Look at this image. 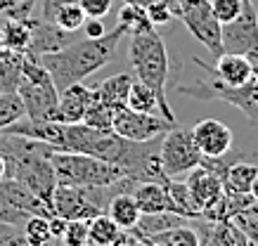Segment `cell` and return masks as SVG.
Masks as SVG:
<instances>
[{
  "label": "cell",
  "instance_id": "cell-44",
  "mask_svg": "<svg viewBox=\"0 0 258 246\" xmlns=\"http://www.w3.org/2000/svg\"><path fill=\"white\" fill-rule=\"evenodd\" d=\"M0 48H3V29H0Z\"/></svg>",
  "mask_w": 258,
  "mask_h": 246
},
{
  "label": "cell",
  "instance_id": "cell-45",
  "mask_svg": "<svg viewBox=\"0 0 258 246\" xmlns=\"http://www.w3.org/2000/svg\"><path fill=\"white\" fill-rule=\"evenodd\" d=\"M256 104H258V88H256Z\"/></svg>",
  "mask_w": 258,
  "mask_h": 246
},
{
  "label": "cell",
  "instance_id": "cell-22",
  "mask_svg": "<svg viewBox=\"0 0 258 246\" xmlns=\"http://www.w3.org/2000/svg\"><path fill=\"white\" fill-rule=\"evenodd\" d=\"M258 175L256 163H246V161H232L223 175V190L225 192H239V194H249L251 185Z\"/></svg>",
  "mask_w": 258,
  "mask_h": 246
},
{
  "label": "cell",
  "instance_id": "cell-17",
  "mask_svg": "<svg viewBox=\"0 0 258 246\" xmlns=\"http://www.w3.org/2000/svg\"><path fill=\"white\" fill-rule=\"evenodd\" d=\"M131 86H133V76L131 73H116V76H109L107 80H102L100 86L95 88V95H97L100 102H104L107 107L118 111L128 104Z\"/></svg>",
  "mask_w": 258,
  "mask_h": 246
},
{
  "label": "cell",
  "instance_id": "cell-1",
  "mask_svg": "<svg viewBox=\"0 0 258 246\" xmlns=\"http://www.w3.org/2000/svg\"><path fill=\"white\" fill-rule=\"evenodd\" d=\"M125 36H128L125 26L116 24V29L104 33L102 38L74 40L71 45H67L59 52L43 55L40 57V64L47 69V73L52 76V83L62 93L64 88H69L71 83H81L88 76H93L100 69H104L114 59L118 43Z\"/></svg>",
  "mask_w": 258,
  "mask_h": 246
},
{
  "label": "cell",
  "instance_id": "cell-2",
  "mask_svg": "<svg viewBox=\"0 0 258 246\" xmlns=\"http://www.w3.org/2000/svg\"><path fill=\"white\" fill-rule=\"evenodd\" d=\"M128 59L133 66L138 80H142L145 86L154 90V95L159 100V114L166 121L175 123V114L168 102V90H166V80H168V50L161 38V33L154 29L133 33L131 36V50H128Z\"/></svg>",
  "mask_w": 258,
  "mask_h": 246
},
{
  "label": "cell",
  "instance_id": "cell-43",
  "mask_svg": "<svg viewBox=\"0 0 258 246\" xmlns=\"http://www.w3.org/2000/svg\"><path fill=\"white\" fill-rule=\"evenodd\" d=\"M5 178V156L0 154V180Z\"/></svg>",
  "mask_w": 258,
  "mask_h": 246
},
{
  "label": "cell",
  "instance_id": "cell-30",
  "mask_svg": "<svg viewBox=\"0 0 258 246\" xmlns=\"http://www.w3.org/2000/svg\"><path fill=\"white\" fill-rule=\"evenodd\" d=\"M24 116H26V109L19 93H0V130H5Z\"/></svg>",
  "mask_w": 258,
  "mask_h": 246
},
{
  "label": "cell",
  "instance_id": "cell-18",
  "mask_svg": "<svg viewBox=\"0 0 258 246\" xmlns=\"http://www.w3.org/2000/svg\"><path fill=\"white\" fill-rule=\"evenodd\" d=\"M88 230H90V246H121L131 234L121 230L107 213H100L93 220H88Z\"/></svg>",
  "mask_w": 258,
  "mask_h": 246
},
{
  "label": "cell",
  "instance_id": "cell-19",
  "mask_svg": "<svg viewBox=\"0 0 258 246\" xmlns=\"http://www.w3.org/2000/svg\"><path fill=\"white\" fill-rule=\"evenodd\" d=\"M180 225H189V218L173 213V211H161V213H142L140 220H138V225H135L131 232H133V234H138V237H152V234L173 230V227H180Z\"/></svg>",
  "mask_w": 258,
  "mask_h": 246
},
{
  "label": "cell",
  "instance_id": "cell-38",
  "mask_svg": "<svg viewBox=\"0 0 258 246\" xmlns=\"http://www.w3.org/2000/svg\"><path fill=\"white\" fill-rule=\"evenodd\" d=\"M81 31L86 38H102L104 36V24H102V19H95V17H86V22L81 26Z\"/></svg>",
  "mask_w": 258,
  "mask_h": 246
},
{
  "label": "cell",
  "instance_id": "cell-25",
  "mask_svg": "<svg viewBox=\"0 0 258 246\" xmlns=\"http://www.w3.org/2000/svg\"><path fill=\"white\" fill-rule=\"evenodd\" d=\"M140 239H145L152 246H199V237H197V232L189 225H180V227H173V230L159 232V234H152V237H140Z\"/></svg>",
  "mask_w": 258,
  "mask_h": 246
},
{
  "label": "cell",
  "instance_id": "cell-24",
  "mask_svg": "<svg viewBox=\"0 0 258 246\" xmlns=\"http://www.w3.org/2000/svg\"><path fill=\"white\" fill-rule=\"evenodd\" d=\"M31 19H8L3 29V48L17 50V52H26L29 48V40H31Z\"/></svg>",
  "mask_w": 258,
  "mask_h": 246
},
{
  "label": "cell",
  "instance_id": "cell-21",
  "mask_svg": "<svg viewBox=\"0 0 258 246\" xmlns=\"http://www.w3.org/2000/svg\"><path fill=\"white\" fill-rule=\"evenodd\" d=\"M24 52L0 48V93H17L22 80Z\"/></svg>",
  "mask_w": 258,
  "mask_h": 246
},
{
  "label": "cell",
  "instance_id": "cell-27",
  "mask_svg": "<svg viewBox=\"0 0 258 246\" xmlns=\"http://www.w3.org/2000/svg\"><path fill=\"white\" fill-rule=\"evenodd\" d=\"M118 24L125 26L128 36L147 31V29H154V24H152V19H149V15H147V10L140 8V5H131V3H125L123 8L118 10Z\"/></svg>",
  "mask_w": 258,
  "mask_h": 246
},
{
  "label": "cell",
  "instance_id": "cell-40",
  "mask_svg": "<svg viewBox=\"0 0 258 246\" xmlns=\"http://www.w3.org/2000/svg\"><path fill=\"white\" fill-rule=\"evenodd\" d=\"M17 3H24V0H0V12L5 8H10V5H17Z\"/></svg>",
  "mask_w": 258,
  "mask_h": 246
},
{
  "label": "cell",
  "instance_id": "cell-36",
  "mask_svg": "<svg viewBox=\"0 0 258 246\" xmlns=\"http://www.w3.org/2000/svg\"><path fill=\"white\" fill-rule=\"evenodd\" d=\"M79 5H81V10L86 12V17L102 19V17L109 15L111 0H79Z\"/></svg>",
  "mask_w": 258,
  "mask_h": 246
},
{
  "label": "cell",
  "instance_id": "cell-5",
  "mask_svg": "<svg viewBox=\"0 0 258 246\" xmlns=\"http://www.w3.org/2000/svg\"><path fill=\"white\" fill-rule=\"evenodd\" d=\"M256 88H258V80L251 78L246 86H239V88H232V86H225L220 83L218 78H199V80H192L187 86H178V93L180 95H189L195 100H220V102H227L237 107L242 111L246 119H251L253 123H258V104H256Z\"/></svg>",
  "mask_w": 258,
  "mask_h": 246
},
{
  "label": "cell",
  "instance_id": "cell-37",
  "mask_svg": "<svg viewBox=\"0 0 258 246\" xmlns=\"http://www.w3.org/2000/svg\"><path fill=\"white\" fill-rule=\"evenodd\" d=\"M230 222H235L237 227H239L251 241H256L258 244V220L256 218H251V215H235Z\"/></svg>",
  "mask_w": 258,
  "mask_h": 246
},
{
  "label": "cell",
  "instance_id": "cell-26",
  "mask_svg": "<svg viewBox=\"0 0 258 246\" xmlns=\"http://www.w3.org/2000/svg\"><path fill=\"white\" fill-rule=\"evenodd\" d=\"M125 107L133 109V111H142V114H157L159 100L149 86H145L142 80H133L131 93H128V104H125Z\"/></svg>",
  "mask_w": 258,
  "mask_h": 246
},
{
  "label": "cell",
  "instance_id": "cell-29",
  "mask_svg": "<svg viewBox=\"0 0 258 246\" xmlns=\"http://www.w3.org/2000/svg\"><path fill=\"white\" fill-rule=\"evenodd\" d=\"M81 123H86L88 128L100 130V133H111L114 130V109L107 107L104 102H100V100H95Z\"/></svg>",
  "mask_w": 258,
  "mask_h": 246
},
{
  "label": "cell",
  "instance_id": "cell-9",
  "mask_svg": "<svg viewBox=\"0 0 258 246\" xmlns=\"http://www.w3.org/2000/svg\"><path fill=\"white\" fill-rule=\"evenodd\" d=\"M175 123L166 121L161 114H142L123 107V109L114 111V133L125 140L133 142H147L154 137L168 133Z\"/></svg>",
  "mask_w": 258,
  "mask_h": 246
},
{
  "label": "cell",
  "instance_id": "cell-34",
  "mask_svg": "<svg viewBox=\"0 0 258 246\" xmlns=\"http://www.w3.org/2000/svg\"><path fill=\"white\" fill-rule=\"evenodd\" d=\"M31 215L22 213V211H17L12 204H10L5 194L0 192V225H12V227H24V222L29 220Z\"/></svg>",
  "mask_w": 258,
  "mask_h": 246
},
{
  "label": "cell",
  "instance_id": "cell-15",
  "mask_svg": "<svg viewBox=\"0 0 258 246\" xmlns=\"http://www.w3.org/2000/svg\"><path fill=\"white\" fill-rule=\"evenodd\" d=\"M185 185L189 187L192 197H195V201L199 204L202 211L209 206V204H213V201L223 194V180H220V175H216L211 168L202 166V163H199L197 168H192V171L187 173Z\"/></svg>",
  "mask_w": 258,
  "mask_h": 246
},
{
  "label": "cell",
  "instance_id": "cell-32",
  "mask_svg": "<svg viewBox=\"0 0 258 246\" xmlns=\"http://www.w3.org/2000/svg\"><path fill=\"white\" fill-rule=\"evenodd\" d=\"M59 239L64 246H90L88 220H67V227H64Z\"/></svg>",
  "mask_w": 258,
  "mask_h": 246
},
{
  "label": "cell",
  "instance_id": "cell-23",
  "mask_svg": "<svg viewBox=\"0 0 258 246\" xmlns=\"http://www.w3.org/2000/svg\"><path fill=\"white\" fill-rule=\"evenodd\" d=\"M164 185H166L168 197H171V204H173V211H175V213L185 215L189 220H199V218H202V208H199V204L195 201V197H192V192H189L187 185L175 180V178L166 180Z\"/></svg>",
  "mask_w": 258,
  "mask_h": 246
},
{
  "label": "cell",
  "instance_id": "cell-31",
  "mask_svg": "<svg viewBox=\"0 0 258 246\" xmlns=\"http://www.w3.org/2000/svg\"><path fill=\"white\" fill-rule=\"evenodd\" d=\"M59 29L64 31H81V26L86 22V12L81 10L79 3H69V5H64V8L57 10L55 19H52Z\"/></svg>",
  "mask_w": 258,
  "mask_h": 246
},
{
  "label": "cell",
  "instance_id": "cell-28",
  "mask_svg": "<svg viewBox=\"0 0 258 246\" xmlns=\"http://www.w3.org/2000/svg\"><path fill=\"white\" fill-rule=\"evenodd\" d=\"M22 234L29 246H47L50 241H55L52 230H50V218H45V215H31L24 222Z\"/></svg>",
  "mask_w": 258,
  "mask_h": 246
},
{
  "label": "cell",
  "instance_id": "cell-13",
  "mask_svg": "<svg viewBox=\"0 0 258 246\" xmlns=\"http://www.w3.org/2000/svg\"><path fill=\"white\" fill-rule=\"evenodd\" d=\"M197 149L202 151V156H223L232 147V128L225 126L218 119H204L199 121L192 130Z\"/></svg>",
  "mask_w": 258,
  "mask_h": 246
},
{
  "label": "cell",
  "instance_id": "cell-14",
  "mask_svg": "<svg viewBox=\"0 0 258 246\" xmlns=\"http://www.w3.org/2000/svg\"><path fill=\"white\" fill-rule=\"evenodd\" d=\"M97 100L95 88H88L81 83H71L59 93V104H57V119L59 123H81L90 104Z\"/></svg>",
  "mask_w": 258,
  "mask_h": 246
},
{
  "label": "cell",
  "instance_id": "cell-10",
  "mask_svg": "<svg viewBox=\"0 0 258 246\" xmlns=\"http://www.w3.org/2000/svg\"><path fill=\"white\" fill-rule=\"evenodd\" d=\"M52 211L64 220H93L95 215H100V208L90 201L86 187H71V185H57Z\"/></svg>",
  "mask_w": 258,
  "mask_h": 246
},
{
  "label": "cell",
  "instance_id": "cell-42",
  "mask_svg": "<svg viewBox=\"0 0 258 246\" xmlns=\"http://www.w3.org/2000/svg\"><path fill=\"white\" fill-rule=\"evenodd\" d=\"M251 197L258 201V175H256V180H253V185H251Z\"/></svg>",
  "mask_w": 258,
  "mask_h": 246
},
{
  "label": "cell",
  "instance_id": "cell-4",
  "mask_svg": "<svg viewBox=\"0 0 258 246\" xmlns=\"http://www.w3.org/2000/svg\"><path fill=\"white\" fill-rule=\"evenodd\" d=\"M52 168L57 175V185H71V187H97V185H111L118 178H125L121 168L114 163L97 159L93 154L83 151H52Z\"/></svg>",
  "mask_w": 258,
  "mask_h": 246
},
{
  "label": "cell",
  "instance_id": "cell-6",
  "mask_svg": "<svg viewBox=\"0 0 258 246\" xmlns=\"http://www.w3.org/2000/svg\"><path fill=\"white\" fill-rule=\"evenodd\" d=\"M173 17L182 19V24L189 29L204 48L213 57L223 55V43H220V22L213 17L209 0H168Z\"/></svg>",
  "mask_w": 258,
  "mask_h": 246
},
{
  "label": "cell",
  "instance_id": "cell-20",
  "mask_svg": "<svg viewBox=\"0 0 258 246\" xmlns=\"http://www.w3.org/2000/svg\"><path fill=\"white\" fill-rule=\"evenodd\" d=\"M107 215L116 222L121 230L131 232L135 225H138V220H140L142 213H140V208H138V204H135L133 192H121V194H116V197L109 201Z\"/></svg>",
  "mask_w": 258,
  "mask_h": 246
},
{
  "label": "cell",
  "instance_id": "cell-47",
  "mask_svg": "<svg viewBox=\"0 0 258 246\" xmlns=\"http://www.w3.org/2000/svg\"><path fill=\"white\" fill-rule=\"evenodd\" d=\"M3 227H5V225H0V230H3Z\"/></svg>",
  "mask_w": 258,
  "mask_h": 246
},
{
  "label": "cell",
  "instance_id": "cell-46",
  "mask_svg": "<svg viewBox=\"0 0 258 246\" xmlns=\"http://www.w3.org/2000/svg\"><path fill=\"white\" fill-rule=\"evenodd\" d=\"M47 246H57V244H52V241H50V244H47Z\"/></svg>",
  "mask_w": 258,
  "mask_h": 246
},
{
  "label": "cell",
  "instance_id": "cell-3",
  "mask_svg": "<svg viewBox=\"0 0 258 246\" xmlns=\"http://www.w3.org/2000/svg\"><path fill=\"white\" fill-rule=\"evenodd\" d=\"M17 93L22 97L26 119L31 121H55L57 104H59V90L52 83V76L40 64V57L24 55L22 80Z\"/></svg>",
  "mask_w": 258,
  "mask_h": 246
},
{
  "label": "cell",
  "instance_id": "cell-8",
  "mask_svg": "<svg viewBox=\"0 0 258 246\" xmlns=\"http://www.w3.org/2000/svg\"><path fill=\"white\" fill-rule=\"evenodd\" d=\"M223 52L244 57L258 55V10L253 0H242V12L237 19L220 24Z\"/></svg>",
  "mask_w": 258,
  "mask_h": 246
},
{
  "label": "cell",
  "instance_id": "cell-16",
  "mask_svg": "<svg viewBox=\"0 0 258 246\" xmlns=\"http://www.w3.org/2000/svg\"><path fill=\"white\" fill-rule=\"evenodd\" d=\"M135 204L140 213H161V211H173L171 197L166 192V185L161 183H138L133 190ZM175 213V211H173Z\"/></svg>",
  "mask_w": 258,
  "mask_h": 246
},
{
  "label": "cell",
  "instance_id": "cell-41",
  "mask_svg": "<svg viewBox=\"0 0 258 246\" xmlns=\"http://www.w3.org/2000/svg\"><path fill=\"white\" fill-rule=\"evenodd\" d=\"M125 3H131V5H140V8H147L149 3H154V0H125Z\"/></svg>",
  "mask_w": 258,
  "mask_h": 246
},
{
  "label": "cell",
  "instance_id": "cell-12",
  "mask_svg": "<svg viewBox=\"0 0 258 246\" xmlns=\"http://www.w3.org/2000/svg\"><path fill=\"white\" fill-rule=\"evenodd\" d=\"M195 64L202 66L204 71H209L213 78H218L220 83L232 88L246 86L253 78V66H251L249 57L244 55H232V52H223L220 57H216V64H206L199 57H195Z\"/></svg>",
  "mask_w": 258,
  "mask_h": 246
},
{
  "label": "cell",
  "instance_id": "cell-7",
  "mask_svg": "<svg viewBox=\"0 0 258 246\" xmlns=\"http://www.w3.org/2000/svg\"><path fill=\"white\" fill-rule=\"evenodd\" d=\"M159 156H161V166H164V173L168 178H178V175L189 173L204 159L202 151L197 149L195 140H192V133L178 126H173L168 133L161 135Z\"/></svg>",
  "mask_w": 258,
  "mask_h": 246
},
{
  "label": "cell",
  "instance_id": "cell-33",
  "mask_svg": "<svg viewBox=\"0 0 258 246\" xmlns=\"http://www.w3.org/2000/svg\"><path fill=\"white\" fill-rule=\"evenodd\" d=\"M209 5H211L213 17L220 24H227V22L237 19L239 12H242V0H209Z\"/></svg>",
  "mask_w": 258,
  "mask_h": 246
},
{
  "label": "cell",
  "instance_id": "cell-39",
  "mask_svg": "<svg viewBox=\"0 0 258 246\" xmlns=\"http://www.w3.org/2000/svg\"><path fill=\"white\" fill-rule=\"evenodd\" d=\"M69 3H79V0H43V10H40V19L45 22H52L57 15V10L69 5Z\"/></svg>",
  "mask_w": 258,
  "mask_h": 246
},
{
  "label": "cell",
  "instance_id": "cell-35",
  "mask_svg": "<svg viewBox=\"0 0 258 246\" xmlns=\"http://www.w3.org/2000/svg\"><path fill=\"white\" fill-rule=\"evenodd\" d=\"M145 10H147V15H149V19H152V24L154 26H164L173 19L168 0H154V3H149Z\"/></svg>",
  "mask_w": 258,
  "mask_h": 246
},
{
  "label": "cell",
  "instance_id": "cell-11",
  "mask_svg": "<svg viewBox=\"0 0 258 246\" xmlns=\"http://www.w3.org/2000/svg\"><path fill=\"white\" fill-rule=\"evenodd\" d=\"M76 40V31H64L55 22H45V19H31V40L24 55L29 57H43L50 52H59L67 45Z\"/></svg>",
  "mask_w": 258,
  "mask_h": 246
}]
</instances>
